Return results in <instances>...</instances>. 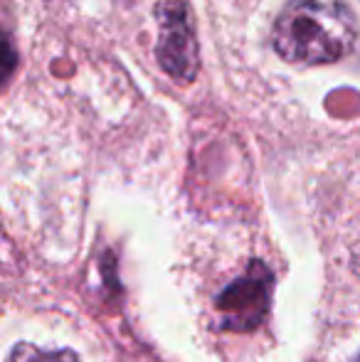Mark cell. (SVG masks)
<instances>
[{"label":"cell","mask_w":360,"mask_h":362,"mask_svg":"<svg viewBox=\"0 0 360 362\" xmlns=\"http://www.w3.org/2000/svg\"><path fill=\"white\" fill-rule=\"evenodd\" d=\"M277 54L296 67L343 59L356 47V25L346 8L316 0H291L272 28Z\"/></svg>","instance_id":"obj_1"},{"label":"cell","mask_w":360,"mask_h":362,"mask_svg":"<svg viewBox=\"0 0 360 362\" xmlns=\"http://www.w3.org/2000/svg\"><path fill=\"white\" fill-rule=\"evenodd\" d=\"M274 276L262 262H252L237 281L225 286L215 298L217 328L230 333H250L265 320L272 305Z\"/></svg>","instance_id":"obj_2"},{"label":"cell","mask_w":360,"mask_h":362,"mask_svg":"<svg viewBox=\"0 0 360 362\" xmlns=\"http://www.w3.org/2000/svg\"><path fill=\"white\" fill-rule=\"evenodd\" d=\"M158 45L156 57L166 74L178 84H190L197 74V40L190 10L182 0H163L158 8Z\"/></svg>","instance_id":"obj_3"},{"label":"cell","mask_w":360,"mask_h":362,"mask_svg":"<svg viewBox=\"0 0 360 362\" xmlns=\"http://www.w3.org/2000/svg\"><path fill=\"white\" fill-rule=\"evenodd\" d=\"M5 362H79L72 350H42L33 343H18Z\"/></svg>","instance_id":"obj_4"}]
</instances>
